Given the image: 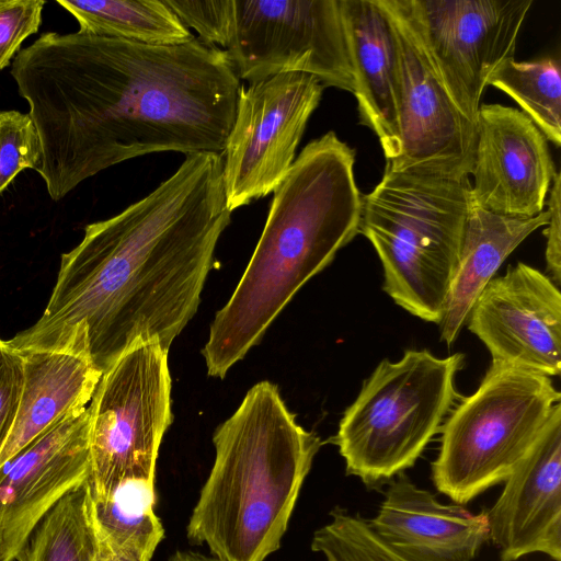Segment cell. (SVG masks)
Segmentation results:
<instances>
[{
	"label": "cell",
	"mask_w": 561,
	"mask_h": 561,
	"mask_svg": "<svg viewBox=\"0 0 561 561\" xmlns=\"http://www.w3.org/2000/svg\"><path fill=\"white\" fill-rule=\"evenodd\" d=\"M488 84L511 96L547 140L561 145V70L558 59L531 61L511 58L490 76Z\"/></svg>",
	"instance_id": "cb8c5ba5"
},
{
	"label": "cell",
	"mask_w": 561,
	"mask_h": 561,
	"mask_svg": "<svg viewBox=\"0 0 561 561\" xmlns=\"http://www.w3.org/2000/svg\"><path fill=\"white\" fill-rule=\"evenodd\" d=\"M213 440L215 461L187 537L221 561H264L279 548L321 440L270 381L247 392Z\"/></svg>",
	"instance_id": "277c9868"
},
{
	"label": "cell",
	"mask_w": 561,
	"mask_h": 561,
	"mask_svg": "<svg viewBox=\"0 0 561 561\" xmlns=\"http://www.w3.org/2000/svg\"><path fill=\"white\" fill-rule=\"evenodd\" d=\"M468 179L397 172L362 196L359 232L376 250L383 290L411 314L439 324L471 206Z\"/></svg>",
	"instance_id": "5b68a950"
},
{
	"label": "cell",
	"mask_w": 561,
	"mask_h": 561,
	"mask_svg": "<svg viewBox=\"0 0 561 561\" xmlns=\"http://www.w3.org/2000/svg\"><path fill=\"white\" fill-rule=\"evenodd\" d=\"M492 362L548 377L561 368V294L551 278L518 262L493 277L467 318Z\"/></svg>",
	"instance_id": "4fadbf2b"
},
{
	"label": "cell",
	"mask_w": 561,
	"mask_h": 561,
	"mask_svg": "<svg viewBox=\"0 0 561 561\" xmlns=\"http://www.w3.org/2000/svg\"><path fill=\"white\" fill-rule=\"evenodd\" d=\"M239 80L302 72L355 93L341 0H218L211 42Z\"/></svg>",
	"instance_id": "ba28073f"
},
{
	"label": "cell",
	"mask_w": 561,
	"mask_h": 561,
	"mask_svg": "<svg viewBox=\"0 0 561 561\" xmlns=\"http://www.w3.org/2000/svg\"><path fill=\"white\" fill-rule=\"evenodd\" d=\"M88 410L93 500L110 499L126 482L154 486L172 422L168 351L157 341L135 343L102 374Z\"/></svg>",
	"instance_id": "9c48e42d"
},
{
	"label": "cell",
	"mask_w": 561,
	"mask_h": 561,
	"mask_svg": "<svg viewBox=\"0 0 561 561\" xmlns=\"http://www.w3.org/2000/svg\"><path fill=\"white\" fill-rule=\"evenodd\" d=\"M80 33L148 45H178L192 34L164 0H58Z\"/></svg>",
	"instance_id": "44dd1931"
},
{
	"label": "cell",
	"mask_w": 561,
	"mask_h": 561,
	"mask_svg": "<svg viewBox=\"0 0 561 561\" xmlns=\"http://www.w3.org/2000/svg\"><path fill=\"white\" fill-rule=\"evenodd\" d=\"M222 167L220 153L186 154L147 196L85 226L61 254L43 314L9 344L80 355L102 374L140 341L169 352L197 310L231 221Z\"/></svg>",
	"instance_id": "7a4b0ae2"
},
{
	"label": "cell",
	"mask_w": 561,
	"mask_h": 561,
	"mask_svg": "<svg viewBox=\"0 0 561 561\" xmlns=\"http://www.w3.org/2000/svg\"><path fill=\"white\" fill-rule=\"evenodd\" d=\"M88 408L69 413L0 467V561H14L45 515L91 477Z\"/></svg>",
	"instance_id": "5bb4252c"
},
{
	"label": "cell",
	"mask_w": 561,
	"mask_h": 561,
	"mask_svg": "<svg viewBox=\"0 0 561 561\" xmlns=\"http://www.w3.org/2000/svg\"><path fill=\"white\" fill-rule=\"evenodd\" d=\"M28 104L57 202L84 180L154 152L222 153L240 80L225 51L198 37L148 45L46 32L11 65Z\"/></svg>",
	"instance_id": "6da1fadb"
},
{
	"label": "cell",
	"mask_w": 561,
	"mask_h": 561,
	"mask_svg": "<svg viewBox=\"0 0 561 561\" xmlns=\"http://www.w3.org/2000/svg\"><path fill=\"white\" fill-rule=\"evenodd\" d=\"M355 151L334 131L310 141L274 190L262 234L203 348L209 376L224 378L312 276L359 232Z\"/></svg>",
	"instance_id": "3957f363"
},
{
	"label": "cell",
	"mask_w": 561,
	"mask_h": 561,
	"mask_svg": "<svg viewBox=\"0 0 561 561\" xmlns=\"http://www.w3.org/2000/svg\"><path fill=\"white\" fill-rule=\"evenodd\" d=\"M24 385L0 467L64 416L87 408L102 373L85 357L51 351H24Z\"/></svg>",
	"instance_id": "d6986e66"
},
{
	"label": "cell",
	"mask_w": 561,
	"mask_h": 561,
	"mask_svg": "<svg viewBox=\"0 0 561 561\" xmlns=\"http://www.w3.org/2000/svg\"><path fill=\"white\" fill-rule=\"evenodd\" d=\"M112 561H142V560L134 554H130V553L112 552Z\"/></svg>",
	"instance_id": "1f68e13d"
},
{
	"label": "cell",
	"mask_w": 561,
	"mask_h": 561,
	"mask_svg": "<svg viewBox=\"0 0 561 561\" xmlns=\"http://www.w3.org/2000/svg\"><path fill=\"white\" fill-rule=\"evenodd\" d=\"M560 196L561 179L560 173L557 172L552 181V187L548 199L550 217L545 231L547 237V271L549 273V277L557 286L560 284L561 276Z\"/></svg>",
	"instance_id": "f1b7e54d"
},
{
	"label": "cell",
	"mask_w": 561,
	"mask_h": 561,
	"mask_svg": "<svg viewBox=\"0 0 561 561\" xmlns=\"http://www.w3.org/2000/svg\"><path fill=\"white\" fill-rule=\"evenodd\" d=\"M99 549L89 479L45 515L14 561H95Z\"/></svg>",
	"instance_id": "7402d4cb"
},
{
	"label": "cell",
	"mask_w": 561,
	"mask_h": 561,
	"mask_svg": "<svg viewBox=\"0 0 561 561\" xmlns=\"http://www.w3.org/2000/svg\"><path fill=\"white\" fill-rule=\"evenodd\" d=\"M463 358L461 353L440 358L427 350H408L398 362L381 360L332 439L346 473L373 490L413 467L454 403Z\"/></svg>",
	"instance_id": "8992f818"
},
{
	"label": "cell",
	"mask_w": 561,
	"mask_h": 561,
	"mask_svg": "<svg viewBox=\"0 0 561 561\" xmlns=\"http://www.w3.org/2000/svg\"><path fill=\"white\" fill-rule=\"evenodd\" d=\"M557 174L548 140L522 111L481 104L470 186L473 206L510 217L543 211Z\"/></svg>",
	"instance_id": "9a60e30c"
},
{
	"label": "cell",
	"mask_w": 561,
	"mask_h": 561,
	"mask_svg": "<svg viewBox=\"0 0 561 561\" xmlns=\"http://www.w3.org/2000/svg\"><path fill=\"white\" fill-rule=\"evenodd\" d=\"M371 529L409 561H472L489 541L486 510L443 504L402 473L385 492Z\"/></svg>",
	"instance_id": "e0dca14e"
},
{
	"label": "cell",
	"mask_w": 561,
	"mask_h": 561,
	"mask_svg": "<svg viewBox=\"0 0 561 561\" xmlns=\"http://www.w3.org/2000/svg\"><path fill=\"white\" fill-rule=\"evenodd\" d=\"M431 68L476 124L493 71L514 58L533 0H396Z\"/></svg>",
	"instance_id": "30bf717a"
},
{
	"label": "cell",
	"mask_w": 561,
	"mask_h": 561,
	"mask_svg": "<svg viewBox=\"0 0 561 561\" xmlns=\"http://www.w3.org/2000/svg\"><path fill=\"white\" fill-rule=\"evenodd\" d=\"M45 0H0V71L42 23Z\"/></svg>",
	"instance_id": "4316f807"
},
{
	"label": "cell",
	"mask_w": 561,
	"mask_h": 561,
	"mask_svg": "<svg viewBox=\"0 0 561 561\" xmlns=\"http://www.w3.org/2000/svg\"><path fill=\"white\" fill-rule=\"evenodd\" d=\"M549 210L535 217H510L471 204L449 284L440 339L450 345L469 312L505 259L535 230L549 221Z\"/></svg>",
	"instance_id": "ffe728a7"
},
{
	"label": "cell",
	"mask_w": 561,
	"mask_h": 561,
	"mask_svg": "<svg viewBox=\"0 0 561 561\" xmlns=\"http://www.w3.org/2000/svg\"><path fill=\"white\" fill-rule=\"evenodd\" d=\"M486 510L489 541L500 561L543 553L561 561V404Z\"/></svg>",
	"instance_id": "2e32d148"
},
{
	"label": "cell",
	"mask_w": 561,
	"mask_h": 561,
	"mask_svg": "<svg viewBox=\"0 0 561 561\" xmlns=\"http://www.w3.org/2000/svg\"><path fill=\"white\" fill-rule=\"evenodd\" d=\"M95 561H112V552L105 541L100 537V549Z\"/></svg>",
	"instance_id": "4dcf8cb0"
},
{
	"label": "cell",
	"mask_w": 561,
	"mask_h": 561,
	"mask_svg": "<svg viewBox=\"0 0 561 561\" xmlns=\"http://www.w3.org/2000/svg\"><path fill=\"white\" fill-rule=\"evenodd\" d=\"M93 499V497H92ZM154 486L126 482L105 501L93 500V514L100 537L112 552H126L150 561L164 537L154 513Z\"/></svg>",
	"instance_id": "603a6c76"
},
{
	"label": "cell",
	"mask_w": 561,
	"mask_h": 561,
	"mask_svg": "<svg viewBox=\"0 0 561 561\" xmlns=\"http://www.w3.org/2000/svg\"><path fill=\"white\" fill-rule=\"evenodd\" d=\"M323 89L316 77L302 72L240 84L233 124L221 153L231 213L273 193L286 176Z\"/></svg>",
	"instance_id": "8fae6325"
},
{
	"label": "cell",
	"mask_w": 561,
	"mask_h": 561,
	"mask_svg": "<svg viewBox=\"0 0 561 561\" xmlns=\"http://www.w3.org/2000/svg\"><path fill=\"white\" fill-rule=\"evenodd\" d=\"M169 561H221L215 557H208L194 551H178Z\"/></svg>",
	"instance_id": "f546056e"
},
{
	"label": "cell",
	"mask_w": 561,
	"mask_h": 561,
	"mask_svg": "<svg viewBox=\"0 0 561 561\" xmlns=\"http://www.w3.org/2000/svg\"><path fill=\"white\" fill-rule=\"evenodd\" d=\"M24 385V357L0 339V453L15 422Z\"/></svg>",
	"instance_id": "83f0119b"
},
{
	"label": "cell",
	"mask_w": 561,
	"mask_h": 561,
	"mask_svg": "<svg viewBox=\"0 0 561 561\" xmlns=\"http://www.w3.org/2000/svg\"><path fill=\"white\" fill-rule=\"evenodd\" d=\"M331 520L314 531L311 549L327 561H409L388 546L368 520L334 507Z\"/></svg>",
	"instance_id": "d4e9b609"
},
{
	"label": "cell",
	"mask_w": 561,
	"mask_h": 561,
	"mask_svg": "<svg viewBox=\"0 0 561 561\" xmlns=\"http://www.w3.org/2000/svg\"><path fill=\"white\" fill-rule=\"evenodd\" d=\"M393 24L400 58L398 154L386 167L397 172L468 179L476 124L466 118L435 77L396 0H379Z\"/></svg>",
	"instance_id": "7c38bea8"
},
{
	"label": "cell",
	"mask_w": 561,
	"mask_h": 561,
	"mask_svg": "<svg viewBox=\"0 0 561 561\" xmlns=\"http://www.w3.org/2000/svg\"><path fill=\"white\" fill-rule=\"evenodd\" d=\"M360 123L378 137L387 161L398 154V38L379 0H341Z\"/></svg>",
	"instance_id": "ac0fdd59"
},
{
	"label": "cell",
	"mask_w": 561,
	"mask_h": 561,
	"mask_svg": "<svg viewBox=\"0 0 561 561\" xmlns=\"http://www.w3.org/2000/svg\"><path fill=\"white\" fill-rule=\"evenodd\" d=\"M561 394L551 378L491 363L478 389L440 427L436 490L465 505L503 483L539 438Z\"/></svg>",
	"instance_id": "52a82bcc"
},
{
	"label": "cell",
	"mask_w": 561,
	"mask_h": 561,
	"mask_svg": "<svg viewBox=\"0 0 561 561\" xmlns=\"http://www.w3.org/2000/svg\"><path fill=\"white\" fill-rule=\"evenodd\" d=\"M41 161V140L30 114L0 111V195L21 171H36Z\"/></svg>",
	"instance_id": "484cf974"
}]
</instances>
